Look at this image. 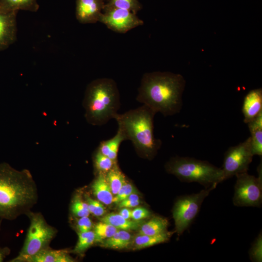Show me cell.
<instances>
[{
    "label": "cell",
    "instance_id": "obj_1",
    "mask_svg": "<svg viewBox=\"0 0 262 262\" xmlns=\"http://www.w3.org/2000/svg\"><path fill=\"white\" fill-rule=\"evenodd\" d=\"M38 199L36 183L30 172L0 163V217L14 220L28 214Z\"/></svg>",
    "mask_w": 262,
    "mask_h": 262
},
{
    "label": "cell",
    "instance_id": "obj_2",
    "mask_svg": "<svg viewBox=\"0 0 262 262\" xmlns=\"http://www.w3.org/2000/svg\"><path fill=\"white\" fill-rule=\"evenodd\" d=\"M185 80L180 74L170 72L146 73L142 77L136 100L155 114L166 116L179 113Z\"/></svg>",
    "mask_w": 262,
    "mask_h": 262
},
{
    "label": "cell",
    "instance_id": "obj_3",
    "mask_svg": "<svg viewBox=\"0 0 262 262\" xmlns=\"http://www.w3.org/2000/svg\"><path fill=\"white\" fill-rule=\"evenodd\" d=\"M156 114L143 105L122 114L117 113L114 118L126 140L131 141L141 155L151 158L157 153L162 142L154 137L153 119Z\"/></svg>",
    "mask_w": 262,
    "mask_h": 262
},
{
    "label": "cell",
    "instance_id": "obj_4",
    "mask_svg": "<svg viewBox=\"0 0 262 262\" xmlns=\"http://www.w3.org/2000/svg\"><path fill=\"white\" fill-rule=\"evenodd\" d=\"M84 116L93 126H101L114 118L120 108V95L116 82L99 78L87 85L83 100Z\"/></svg>",
    "mask_w": 262,
    "mask_h": 262
},
{
    "label": "cell",
    "instance_id": "obj_5",
    "mask_svg": "<svg viewBox=\"0 0 262 262\" xmlns=\"http://www.w3.org/2000/svg\"><path fill=\"white\" fill-rule=\"evenodd\" d=\"M166 171L182 182H197L208 188L224 181L223 172L206 161L188 157L176 156L165 165Z\"/></svg>",
    "mask_w": 262,
    "mask_h": 262
},
{
    "label": "cell",
    "instance_id": "obj_6",
    "mask_svg": "<svg viewBox=\"0 0 262 262\" xmlns=\"http://www.w3.org/2000/svg\"><path fill=\"white\" fill-rule=\"evenodd\" d=\"M27 214L30 224L24 243L19 254L11 262H26L41 250L49 247L57 233L56 229L47 223L41 213L30 211Z\"/></svg>",
    "mask_w": 262,
    "mask_h": 262
},
{
    "label": "cell",
    "instance_id": "obj_7",
    "mask_svg": "<svg viewBox=\"0 0 262 262\" xmlns=\"http://www.w3.org/2000/svg\"><path fill=\"white\" fill-rule=\"evenodd\" d=\"M215 188L216 186H212L204 188L198 193L181 196L177 199L172 209V215L178 236L190 227L198 214L203 201Z\"/></svg>",
    "mask_w": 262,
    "mask_h": 262
},
{
    "label": "cell",
    "instance_id": "obj_8",
    "mask_svg": "<svg viewBox=\"0 0 262 262\" xmlns=\"http://www.w3.org/2000/svg\"><path fill=\"white\" fill-rule=\"evenodd\" d=\"M258 177L247 172L235 175L233 204L237 207H261L262 204V162L258 167Z\"/></svg>",
    "mask_w": 262,
    "mask_h": 262
},
{
    "label": "cell",
    "instance_id": "obj_9",
    "mask_svg": "<svg viewBox=\"0 0 262 262\" xmlns=\"http://www.w3.org/2000/svg\"><path fill=\"white\" fill-rule=\"evenodd\" d=\"M253 156L250 137L229 148L224 154L221 168L224 181L237 174L247 172Z\"/></svg>",
    "mask_w": 262,
    "mask_h": 262
},
{
    "label": "cell",
    "instance_id": "obj_10",
    "mask_svg": "<svg viewBox=\"0 0 262 262\" xmlns=\"http://www.w3.org/2000/svg\"><path fill=\"white\" fill-rule=\"evenodd\" d=\"M99 22L110 30L121 33L141 26L144 22L127 10L104 6Z\"/></svg>",
    "mask_w": 262,
    "mask_h": 262
},
{
    "label": "cell",
    "instance_id": "obj_11",
    "mask_svg": "<svg viewBox=\"0 0 262 262\" xmlns=\"http://www.w3.org/2000/svg\"><path fill=\"white\" fill-rule=\"evenodd\" d=\"M105 4L104 0H76L77 19L82 24L99 21Z\"/></svg>",
    "mask_w": 262,
    "mask_h": 262
},
{
    "label": "cell",
    "instance_id": "obj_12",
    "mask_svg": "<svg viewBox=\"0 0 262 262\" xmlns=\"http://www.w3.org/2000/svg\"><path fill=\"white\" fill-rule=\"evenodd\" d=\"M17 13L6 12L0 8V51L8 48L16 39Z\"/></svg>",
    "mask_w": 262,
    "mask_h": 262
},
{
    "label": "cell",
    "instance_id": "obj_13",
    "mask_svg": "<svg viewBox=\"0 0 262 262\" xmlns=\"http://www.w3.org/2000/svg\"><path fill=\"white\" fill-rule=\"evenodd\" d=\"M262 112V90L261 88L250 91L245 97L242 113L244 122L247 124Z\"/></svg>",
    "mask_w": 262,
    "mask_h": 262
},
{
    "label": "cell",
    "instance_id": "obj_14",
    "mask_svg": "<svg viewBox=\"0 0 262 262\" xmlns=\"http://www.w3.org/2000/svg\"><path fill=\"white\" fill-rule=\"evenodd\" d=\"M74 262V260L70 257L66 250H54L49 247L41 250L26 261V262Z\"/></svg>",
    "mask_w": 262,
    "mask_h": 262
},
{
    "label": "cell",
    "instance_id": "obj_15",
    "mask_svg": "<svg viewBox=\"0 0 262 262\" xmlns=\"http://www.w3.org/2000/svg\"><path fill=\"white\" fill-rule=\"evenodd\" d=\"M92 192L97 199L105 205L113 203V194L106 179L105 174L98 173L91 185Z\"/></svg>",
    "mask_w": 262,
    "mask_h": 262
},
{
    "label": "cell",
    "instance_id": "obj_16",
    "mask_svg": "<svg viewBox=\"0 0 262 262\" xmlns=\"http://www.w3.org/2000/svg\"><path fill=\"white\" fill-rule=\"evenodd\" d=\"M251 133V143L254 155H262V112L247 123Z\"/></svg>",
    "mask_w": 262,
    "mask_h": 262
},
{
    "label": "cell",
    "instance_id": "obj_17",
    "mask_svg": "<svg viewBox=\"0 0 262 262\" xmlns=\"http://www.w3.org/2000/svg\"><path fill=\"white\" fill-rule=\"evenodd\" d=\"M99 220L110 224L118 229L131 231L138 229L145 222L141 220L127 219L119 214L110 213L99 218Z\"/></svg>",
    "mask_w": 262,
    "mask_h": 262
},
{
    "label": "cell",
    "instance_id": "obj_18",
    "mask_svg": "<svg viewBox=\"0 0 262 262\" xmlns=\"http://www.w3.org/2000/svg\"><path fill=\"white\" fill-rule=\"evenodd\" d=\"M126 139L124 135L118 129L116 134L113 137L100 142L98 149L102 154L116 162L120 145Z\"/></svg>",
    "mask_w": 262,
    "mask_h": 262
},
{
    "label": "cell",
    "instance_id": "obj_19",
    "mask_svg": "<svg viewBox=\"0 0 262 262\" xmlns=\"http://www.w3.org/2000/svg\"><path fill=\"white\" fill-rule=\"evenodd\" d=\"M173 233L167 231L154 235L138 234L132 239L131 244L135 249H139L150 247L167 242L169 240Z\"/></svg>",
    "mask_w": 262,
    "mask_h": 262
},
{
    "label": "cell",
    "instance_id": "obj_20",
    "mask_svg": "<svg viewBox=\"0 0 262 262\" xmlns=\"http://www.w3.org/2000/svg\"><path fill=\"white\" fill-rule=\"evenodd\" d=\"M169 223L166 218L160 216H154L140 226L138 234L154 235L167 231Z\"/></svg>",
    "mask_w": 262,
    "mask_h": 262
},
{
    "label": "cell",
    "instance_id": "obj_21",
    "mask_svg": "<svg viewBox=\"0 0 262 262\" xmlns=\"http://www.w3.org/2000/svg\"><path fill=\"white\" fill-rule=\"evenodd\" d=\"M132 236L128 231L118 229L112 236L100 242L101 246L115 249L128 248L132 243Z\"/></svg>",
    "mask_w": 262,
    "mask_h": 262
},
{
    "label": "cell",
    "instance_id": "obj_22",
    "mask_svg": "<svg viewBox=\"0 0 262 262\" xmlns=\"http://www.w3.org/2000/svg\"><path fill=\"white\" fill-rule=\"evenodd\" d=\"M39 7L38 0H0V8L6 12L24 10L35 12Z\"/></svg>",
    "mask_w": 262,
    "mask_h": 262
},
{
    "label": "cell",
    "instance_id": "obj_23",
    "mask_svg": "<svg viewBox=\"0 0 262 262\" xmlns=\"http://www.w3.org/2000/svg\"><path fill=\"white\" fill-rule=\"evenodd\" d=\"M105 177L113 195H115L127 181L125 176L117 164L105 174Z\"/></svg>",
    "mask_w": 262,
    "mask_h": 262
},
{
    "label": "cell",
    "instance_id": "obj_24",
    "mask_svg": "<svg viewBox=\"0 0 262 262\" xmlns=\"http://www.w3.org/2000/svg\"><path fill=\"white\" fill-rule=\"evenodd\" d=\"M118 229L112 225L100 221L94 228L95 243H100L112 236Z\"/></svg>",
    "mask_w": 262,
    "mask_h": 262
},
{
    "label": "cell",
    "instance_id": "obj_25",
    "mask_svg": "<svg viewBox=\"0 0 262 262\" xmlns=\"http://www.w3.org/2000/svg\"><path fill=\"white\" fill-rule=\"evenodd\" d=\"M94 163L98 173L106 174L116 164L108 157L102 154L97 148L94 155Z\"/></svg>",
    "mask_w": 262,
    "mask_h": 262
},
{
    "label": "cell",
    "instance_id": "obj_26",
    "mask_svg": "<svg viewBox=\"0 0 262 262\" xmlns=\"http://www.w3.org/2000/svg\"><path fill=\"white\" fill-rule=\"evenodd\" d=\"M78 240L73 252L82 253L95 243V235L93 231L80 232L78 233Z\"/></svg>",
    "mask_w": 262,
    "mask_h": 262
},
{
    "label": "cell",
    "instance_id": "obj_27",
    "mask_svg": "<svg viewBox=\"0 0 262 262\" xmlns=\"http://www.w3.org/2000/svg\"><path fill=\"white\" fill-rule=\"evenodd\" d=\"M106 6L127 10L136 14L142 7L138 0H108Z\"/></svg>",
    "mask_w": 262,
    "mask_h": 262
},
{
    "label": "cell",
    "instance_id": "obj_28",
    "mask_svg": "<svg viewBox=\"0 0 262 262\" xmlns=\"http://www.w3.org/2000/svg\"><path fill=\"white\" fill-rule=\"evenodd\" d=\"M71 211L76 217L88 216L90 213L87 202H85L80 196H76L71 203Z\"/></svg>",
    "mask_w": 262,
    "mask_h": 262
},
{
    "label": "cell",
    "instance_id": "obj_29",
    "mask_svg": "<svg viewBox=\"0 0 262 262\" xmlns=\"http://www.w3.org/2000/svg\"><path fill=\"white\" fill-rule=\"evenodd\" d=\"M248 253L249 258L252 262H262V233L261 231L253 241Z\"/></svg>",
    "mask_w": 262,
    "mask_h": 262
},
{
    "label": "cell",
    "instance_id": "obj_30",
    "mask_svg": "<svg viewBox=\"0 0 262 262\" xmlns=\"http://www.w3.org/2000/svg\"><path fill=\"white\" fill-rule=\"evenodd\" d=\"M137 193L133 185L126 181L118 193L113 197V203L117 204L120 201L126 199L130 195Z\"/></svg>",
    "mask_w": 262,
    "mask_h": 262
},
{
    "label": "cell",
    "instance_id": "obj_31",
    "mask_svg": "<svg viewBox=\"0 0 262 262\" xmlns=\"http://www.w3.org/2000/svg\"><path fill=\"white\" fill-rule=\"evenodd\" d=\"M85 198L90 213L97 216H101L105 214L106 209L101 202L87 195L85 196Z\"/></svg>",
    "mask_w": 262,
    "mask_h": 262
},
{
    "label": "cell",
    "instance_id": "obj_32",
    "mask_svg": "<svg viewBox=\"0 0 262 262\" xmlns=\"http://www.w3.org/2000/svg\"><path fill=\"white\" fill-rule=\"evenodd\" d=\"M140 203V197L137 193H133L117 204L120 208L124 207L130 208L138 206Z\"/></svg>",
    "mask_w": 262,
    "mask_h": 262
},
{
    "label": "cell",
    "instance_id": "obj_33",
    "mask_svg": "<svg viewBox=\"0 0 262 262\" xmlns=\"http://www.w3.org/2000/svg\"><path fill=\"white\" fill-rule=\"evenodd\" d=\"M151 215V212L147 208L137 207L132 210L131 218L134 220H141Z\"/></svg>",
    "mask_w": 262,
    "mask_h": 262
},
{
    "label": "cell",
    "instance_id": "obj_34",
    "mask_svg": "<svg viewBox=\"0 0 262 262\" xmlns=\"http://www.w3.org/2000/svg\"><path fill=\"white\" fill-rule=\"evenodd\" d=\"M92 222L88 216L79 217L77 223V228L80 232H87L91 230Z\"/></svg>",
    "mask_w": 262,
    "mask_h": 262
},
{
    "label": "cell",
    "instance_id": "obj_35",
    "mask_svg": "<svg viewBox=\"0 0 262 262\" xmlns=\"http://www.w3.org/2000/svg\"><path fill=\"white\" fill-rule=\"evenodd\" d=\"M131 212L132 210L130 208L124 207L120 210L119 214L125 219H130L131 217Z\"/></svg>",
    "mask_w": 262,
    "mask_h": 262
},
{
    "label": "cell",
    "instance_id": "obj_36",
    "mask_svg": "<svg viewBox=\"0 0 262 262\" xmlns=\"http://www.w3.org/2000/svg\"><path fill=\"white\" fill-rule=\"evenodd\" d=\"M4 257H5V253L2 250V249L0 248V262H1L3 261Z\"/></svg>",
    "mask_w": 262,
    "mask_h": 262
},
{
    "label": "cell",
    "instance_id": "obj_37",
    "mask_svg": "<svg viewBox=\"0 0 262 262\" xmlns=\"http://www.w3.org/2000/svg\"></svg>",
    "mask_w": 262,
    "mask_h": 262
}]
</instances>
